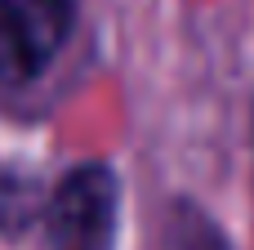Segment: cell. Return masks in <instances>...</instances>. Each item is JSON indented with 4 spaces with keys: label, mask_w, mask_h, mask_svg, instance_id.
<instances>
[{
    "label": "cell",
    "mask_w": 254,
    "mask_h": 250,
    "mask_svg": "<svg viewBox=\"0 0 254 250\" xmlns=\"http://www.w3.org/2000/svg\"><path fill=\"white\" fill-rule=\"evenodd\" d=\"M165 250H232V242L201 206L179 201L165 228Z\"/></svg>",
    "instance_id": "obj_3"
},
{
    "label": "cell",
    "mask_w": 254,
    "mask_h": 250,
    "mask_svg": "<svg viewBox=\"0 0 254 250\" xmlns=\"http://www.w3.org/2000/svg\"><path fill=\"white\" fill-rule=\"evenodd\" d=\"M116 174L107 166H80L63 174L45 201L49 250H112L116 242Z\"/></svg>",
    "instance_id": "obj_2"
},
{
    "label": "cell",
    "mask_w": 254,
    "mask_h": 250,
    "mask_svg": "<svg viewBox=\"0 0 254 250\" xmlns=\"http://www.w3.org/2000/svg\"><path fill=\"white\" fill-rule=\"evenodd\" d=\"M76 27V0H0V85L18 89L49 72Z\"/></svg>",
    "instance_id": "obj_1"
},
{
    "label": "cell",
    "mask_w": 254,
    "mask_h": 250,
    "mask_svg": "<svg viewBox=\"0 0 254 250\" xmlns=\"http://www.w3.org/2000/svg\"><path fill=\"white\" fill-rule=\"evenodd\" d=\"M40 210H45L40 183H31L27 174H0V233L18 237L40 219Z\"/></svg>",
    "instance_id": "obj_4"
}]
</instances>
